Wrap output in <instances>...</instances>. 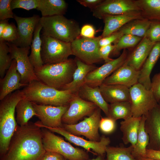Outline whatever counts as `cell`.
I'll return each mask as SVG.
<instances>
[{
	"mask_svg": "<svg viewBox=\"0 0 160 160\" xmlns=\"http://www.w3.org/2000/svg\"><path fill=\"white\" fill-rule=\"evenodd\" d=\"M160 57V42H156L140 70L138 82L147 89H150V75L155 64Z\"/></svg>",
	"mask_w": 160,
	"mask_h": 160,
	"instance_id": "cb8c5ba5",
	"label": "cell"
},
{
	"mask_svg": "<svg viewBox=\"0 0 160 160\" xmlns=\"http://www.w3.org/2000/svg\"><path fill=\"white\" fill-rule=\"evenodd\" d=\"M99 87L103 97L108 103L130 101L129 88L126 86L102 84Z\"/></svg>",
	"mask_w": 160,
	"mask_h": 160,
	"instance_id": "d4e9b609",
	"label": "cell"
},
{
	"mask_svg": "<svg viewBox=\"0 0 160 160\" xmlns=\"http://www.w3.org/2000/svg\"><path fill=\"white\" fill-rule=\"evenodd\" d=\"M114 48V45L111 44L100 47L99 51V55L101 59L104 60L105 63L112 59L109 57V56Z\"/></svg>",
	"mask_w": 160,
	"mask_h": 160,
	"instance_id": "f6af8a7d",
	"label": "cell"
},
{
	"mask_svg": "<svg viewBox=\"0 0 160 160\" xmlns=\"http://www.w3.org/2000/svg\"><path fill=\"white\" fill-rule=\"evenodd\" d=\"M67 4L64 0H39L36 9L39 11L42 17L63 15L65 12Z\"/></svg>",
	"mask_w": 160,
	"mask_h": 160,
	"instance_id": "83f0119b",
	"label": "cell"
},
{
	"mask_svg": "<svg viewBox=\"0 0 160 160\" xmlns=\"http://www.w3.org/2000/svg\"><path fill=\"white\" fill-rule=\"evenodd\" d=\"M151 89L153 93L156 100L160 102V72L154 75L151 80Z\"/></svg>",
	"mask_w": 160,
	"mask_h": 160,
	"instance_id": "7bdbcfd3",
	"label": "cell"
},
{
	"mask_svg": "<svg viewBox=\"0 0 160 160\" xmlns=\"http://www.w3.org/2000/svg\"><path fill=\"white\" fill-rule=\"evenodd\" d=\"M140 74V71L124 63L107 78L103 84H120L130 88L138 83Z\"/></svg>",
	"mask_w": 160,
	"mask_h": 160,
	"instance_id": "d6986e66",
	"label": "cell"
},
{
	"mask_svg": "<svg viewBox=\"0 0 160 160\" xmlns=\"http://www.w3.org/2000/svg\"><path fill=\"white\" fill-rule=\"evenodd\" d=\"M18 32L17 28L13 23H9L4 30L0 40L14 43L17 39Z\"/></svg>",
	"mask_w": 160,
	"mask_h": 160,
	"instance_id": "f35d334b",
	"label": "cell"
},
{
	"mask_svg": "<svg viewBox=\"0 0 160 160\" xmlns=\"http://www.w3.org/2000/svg\"><path fill=\"white\" fill-rule=\"evenodd\" d=\"M132 116L130 101H123L109 104L108 115L116 121L120 119H127Z\"/></svg>",
	"mask_w": 160,
	"mask_h": 160,
	"instance_id": "d6a6232c",
	"label": "cell"
},
{
	"mask_svg": "<svg viewBox=\"0 0 160 160\" xmlns=\"http://www.w3.org/2000/svg\"><path fill=\"white\" fill-rule=\"evenodd\" d=\"M32 103L36 116L40 121L34 123L36 126L40 128L42 127H63L62 118L68 109L69 105L56 106Z\"/></svg>",
	"mask_w": 160,
	"mask_h": 160,
	"instance_id": "7c38bea8",
	"label": "cell"
},
{
	"mask_svg": "<svg viewBox=\"0 0 160 160\" xmlns=\"http://www.w3.org/2000/svg\"><path fill=\"white\" fill-rule=\"evenodd\" d=\"M135 1L140 9L144 18L160 22V0H139Z\"/></svg>",
	"mask_w": 160,
	"mask_h": 160,
	"instance_id": "f546056e",
	"label": "cell"
},
{
	"mask_svg": "<svg viewBox=\"0 0 160 160\" xmlns=\"http://www.w3.org/2000/svg\"><path fill=\"white\" fill-rule=\"evenodd\" d=\"M15 111L17 113L16 121L18 125L20 126L26 125L31 118L34 116H36L32 102L25 97L18 103Z\"/></svg>",
	"mask_w": 160,
	"mask_h": 160,
	"instance_id": "4dcf8cb0",
	"label": "cell"
},
{
	"mask_svg": "<svg viewBox=\"0 0 160 160\" xmlns=\"http://www.w3.org/2000/svg\"><path fill=\"white\" fill-rule=\"evenodd\" d=\"M130 102L132 116L146 115L158 104L152 90L137 83L129 88Z\"/></svg>",
	"mask_w": 160,
	"mask_h": 160,
	"instance_id": "ba28073f",
	"label": "cell"
},
{
	"mask_svg": "<svg viewBox=\"0 0 160 160\" xmlns=\"http://www.w3.org/2000/svg\"><path fill=\"white\" fill-rule=\"evenodd\" d=\"M145 115L141 117L136 143L132 153L143 157H145L147 147L149 140V137L145 128L146 120Z\"/></svg>",
	"mask_w": 160,
	"mask_h": 160,
	"instance_id": "836d02e7",
	"label": "cell"
},
{
	"mask_svg": "<svg viewBox=\"0 0 160 160\" xmlns=\"http://www.w3.org/2000/svg\"><path fill=\"white\" fill-rule=\"evenodd\" d=\"M102 19L103 20L104 26L100 36L102 38L109 36L133 20L144 18L141 12L137 11L122 15H106Z\"/></svg>",
	"mask_w": 160,
	"mask_h": 160,
	"instance_id": "ffe728a7",
	"label": "cell"
},
{
	"mask_svg": "<svg viewBox=\"0 0 160 160\" xmlns=\"http://www.w3.org/2000/svg\"><path fill=\"white\" fill-rule=\"evenodd\" d=\"M65 158L63 156L57 153L46 151L40 160H62Z\"/></svg>",
	"mask_w": 160,
	"mask_h": 160,
	"instance_id": "7dc6e473",
	"label": "cell"
},
{
	"mask_svg": "<svg viewBox=\"0 0 160 160\" xmlns=\"http://www.w3.org/2000/svg\"><path fill=\"white\" fill-rule=\"evenodd\" d=\"M151 23L145 19L133 20L127 24L119 30L123 35L130 34L140 38L145 37Z\"/></svg>",
	"mask_w": 160,
	"mask_h": 160,
	"instance_id": "1f68e13d",
	"label": "cell"
},
{
	"mask_svg": "<svg viewBox=\"0 0 160 160\" xmlns=\"http://www.w3.org/2000/svg\"><path fill=\"white\" fill-rule=\"evenodd\" d=\"M42 28L39 22L35 29L30 46L31 52L29 57L34 71L39 69L44 65L41 56L42 41L40 34Z\"/></svg>",
	"mask_w": 160,
	"mask_h": 160,
	"instance_id": "f1b7e54d",
	"label": "cell"
},
{
	"mask_svg": "<svg viewBox=\"0 0 160 160\" xmlns=\"http://www.w3.org/2000/svg\"><path fill=\"white\" fill-rule=\"evenodd\" d=\"M76 67L75 60L69 59L60 63L44 65L41 68L34 71L39 81L61 90L72 81Z\"/></svg>",
	"mask_w": 160,
	"mask_h": 160,
	"instance_id": "277c9868",
	"label": "cell"
},
{
	"mask_svg": "<svg viewBox=\"0 0 160 160\" xmlns=\"http://www.w3.org/2000/svg\"><path fill=\"white\" fill-rule=\"evenodd\" d=\"M123 35L119 30L107 37L101 38L99 41V46L101 47L111 44L113 42L115 43Z\"/></svg>",
	"mask_w": 160,
	"mask_h": 160,
	"instance_id": "ee69618b",
	"label": "cell"
},
{
	"mask_svg": "<svg viewBox=\"0 0 160 160\" xmlns=\"http://www.w3.org/2000/svg\"><path fill=\"white\" fill-rule=\"evenodd\" d=\"M24 97L18 90L1 100L0 103V157L6 152L18 124L15 117L16 106Z\"/></svg>",
	"mask_w": 160,
	"mask_h": 160,
	"instance_id": "3957f363",
	"label": "cell"
},
{
	"mask_svg": "<svg viewBox=\"0 0 160 160\" xmlns=\"http://www.w3.org/2000/svg\"><path fill=\"white\" fill-rule=\"evenodd\" d=\"M24 97L37 104L54 106L69 105L76 95L67 90L58 89L39 80L33 81L21 90Z\"/></svg>",
	"mask_w": 160,
	"mask_h": 160,
	"instance_id": "7a4b0ae2",
	"label": "cell"
},
{
	"mask_svg": "<svg viewBox=\"0 0 160 160\" xmlns=\"http://www.w3.org/2000/svg\"><path fill=\"white\" fill-rule=\"evenodd\" d=\"M101 112V109L98 107L91 115L82 121L73 124H63V127L73 135H83L89 140L99 141L101 137L98 132Z\"/></svg>",
	"mask_w": 160,
	"mask_h": 160,
	"instance_id": "30bf717a",
	"label": "cell"
},
{
	"mask_svg": "<svg viewBox=\"0 0 160 160\" xmlns=\"http://www.w3.org/2000/svg\"><path fill=\"white\" fill-rule=\"evenodd\" d=\"M141 118V117L132 116L120 122V129L123 134L122 140L125 144L130 143L134 147L135 146L137 142Z\"/></svg>",
	"mask_w": 160,
	"mask_h": 160,
	"instance_id": "4316f807",
	"label": "cell"
},
{
	"mask_svg": "<svg viewBox=\"0 0 160 160\" xmlns=\"http://www.w3.org/2000/svg\"><path fill=\"white\" fill-rule=\"evenodd\" d=\"M116 128V121L108 117H101L99 129L103 133L105 134H111L115 130Z\"/></svg>",
	"mask_w": 160,
	"mask_h": 160,
	"instance_id": "60d3db41",
	"label": "cell"
},
{
	"mask_svg": "<svg viewBox=\"0 0 160 160\" xmlns=\"http://www.w3.org/2000/svg\"><path fill=\"white\" fill-rule=\"evenodd\" d=\"M77 95L82 99L95 104L108 116L109 104L103 97L99 87H92L85 83Z\"/></svg>",
	"mask_w": 160,
	"mask_h": 160,
	"instance_id": "484cf974",
	"label": "cell"
},
{
	"mask_svg": "<svg viewBox=\"0 0 160 160\" xmlns=\"http://www.w3.org/2000/svg\"><path fill=\"white\" fill-rule=\"evenodd\" d=\"M145 116V128L149 138L147 148L160 150V102Z\"/></svg>",
	"mask_w": 160,
	"mask_h": 160,
	"instance_id": "ac0fdd59",
	"label": "cell"
},
{
	"mask_svg": "<svg viewBox=\"0 0 160 160\" xmlns=\"http://www.w3.org/2000/svg\"><path fill=\"white\" fill-rule=\"evenodd\" d=\"M12 0H0V20L14 18V15L11 7Z\"/></svg>",
	"mask_w": 160,
	"mask_h": 160,
	"instance_id": "b9f144b4",
	"label": "cell"
},
{
	"mask_svg": "<svg viewBox=\"0 0 160 160\" xmlns=\"http://www.w3.org/2000/svg\"><path fill=\"white\" fill-rule=\"evenodd\" d=\"M12 60L9 54V47L7 42L0 40V79L4 76L5 71L9 68Z\"/></svg>",
	"mask_w": 160,
	"mask_h": 160,
	"instance_id": "d590c367",
	"label": "cell"
},
{
	"mask_svg": "<svg viewBox=\"0 0 160 160\" xmlns=\"http://www.w3.org/2000/svg\"><path fill=\"white\" fill-rule=\"evenodd\" d=\"M41 56L44 65L63 62L73 55L71 43L66 42L42 33Z\"/></svg>",
	"mask_w": 160,
	"mask_h": 160,
	"instance_id": "52a82bcc",
	"label": "cell"
},
{
	"mask_svg": "<svg viewBox=\"0 0 160 160\" xmlns=\"http://www.w3.org/2000/svg\"><path fill=\"white\" fill-rule=\"evenodd\" d=\"M89 160H105L104 159V156L98 155L96 158Z\"/></svg>",
	"mask_w": 160,
	"mask_h": 160,
	"instance_id": "f5cc1de1",
	"label": "cell"
},
{
	"mask_svg": "<svg viewBox=\"0 0 160 160\" xmlns=\"http://www.w3.org/2000/svg\"><path fill=\"white\" fill-rule=\"evenodd\" d=\"M156 43L144 37L130 55L127 57L124 64L140 71Z\"/></svg>",
	"mask_w": 160,
	"mask_h": 160,
	"instance_id": "7402d4cb",
	"label": "cell"
},
{
	"mask_svg": "<svg viewBox=\"0 0 160 160\" xmlns=\"http://www.w3.org/2000/svg\"><path fill=\"white\" fill-rule=\"evenodd\" d=\"M42 33L62 41L71 43L80 36L79 25L74 20L63 15L40 17Z\"/></svg>",
	"mask_w": 160,
	"mask_h": 160,
	"instance_id": "5b68a950",
	"label": "cell"
},
{
	"mask_svg": "<svg viewBox=\"0 0 160 160\" xmlns=\"http://www.w3.org/2000/svg\"><path fill=\"white\" fill-rule=\"evenodd\" d=\"M142 38L130 34L124 35L114 43V48L111 53L113 55H117L122 49L136 45L141 41Z\"/></svg>",
	"mask_w": 160,
	"mask_h": 160,
	"instance_id": "8d00e7d4",
	"label": "cell"
},
{
	"mask_svg": "<svg viewBox=\"0 0 160 160\" xmlns=\"http://www.w3.org/2000/svg\"><path fill=\"white\" fill-rule=\"evenodd\" d=\"M8 20L7 19L0 20V38L1 37L4 30L9 24Z\"/></svg>",
	"mask_w": 160,
	"mask_h": 160,
	"instance_id": "f907efd6",
	"label": "cell"
},
{
	"mask_svg": "<svg viewBox=\"0 0 160 160\" xmlns=\"http://www.w3.org/2000/svg\"><path fill=\"white\" fill-rule=\"evenodd\" d=\"M53 132H55L63 136L70 142L78 146L81 147L89 152H91L92 149L97 155H104L105 153V149L109 145L111 140L108 137L103 135L99 141L88 140L79 136L73 135L65 129L63 127H42Z\"/></svg>",
	"mask_w": 160,
	"mask_h": 160,
	"instance_id": "4fadbf2b",
	"label": "cell"
},
{
	"mask_svg": "<svg viewBox=\"0 0 160 160\" xmlns=\"http://www.w3.org/2000/svg\"><path fill=\"white\" fill-rule=\"evenodd\" d=\"M134 147H128L108 146L105 149V160H136L132 154Z\"/></svg>",
	"mask_w": 160,
	"mask_h": 160,
	"instance_id": "e575fe53",
	"label": "cell"
},
{
	"mask_svg": "<svg viewBox=\"0 0 160 160\" xmlns=\"http://www.w3.org/2000/svg\"><path fill=\"white\" fill-rule=\"evenodd\" d=\"M94 16L101 19L106 15H122L141 10L135 1L131 0H106L91 9Z\"/></svg>",
	"mask_w": 160,
	"mask_h": 160,
	"instance_id": "5bb4252c",
	"label": "cell"
},
{
	"mask_svg": "<svg viewBox=\"0 0 160 160\" xmlns=\"http://www.w3.org/2000/svg\"><path fill=\"white\" fill-rule=\"evenodd\" d=\"M75 60L77 67L73 74L72 80L61 90H69L72 93L77 95L80 89L85 84L88 73L97 67L93 65L86 64L77 58Z\"/></svg>",
	"mask_w": 160,
	"mask_h": 160,
	"instance_id": "603a6c76",
	"label": "cell"
},
{
	"mask_svg": "<svg viewBox=\"0 0 160 160\" xmlns=\"http://www.w3.org/2000/svg\"><path fill=\"white\" fill-rule=\"evenodd\" d=\"M145 157L157 160H160V150L147 148Z\"/></svg>",
	"mask_w": 160,
	"mask_h": 160,
	"instance_id": "681fc988",
	"label": "cell"
},
{
	"mask_svg": "<svg viewBox=\"0 0 160 160\" xmlns=\"http://www.w3.org/2000/svg\"><path fill=\"white\" fill-rule=\"evenodd\" d=\"M62 160H68L65 158V159H62Z\"/></svg>",
	"mask_w": 160,
	"mask_h": 160,
	"instance_id": "db71d44e",
	"label": "cell"
},
{
	"mask_svg": "<svg viewBox=\"0 0 160 160\" xmlns=\"http://www.w3.org/2000/svg\"><path fill=\"white\" fill-rule=\"evenodd\" d=\"M39 0H12L11 7L12 10L21 8L27 10L35 9L38 7Z\"/></svg>",
	"mask_w": 160,
	"mask_h": 160,
	"instance_id": "74e56055",
	"label": "cell"
},
{
	"mask_svg": "<svg viewBox=\"0 0 160 160\" xmlns=\"http://www.w3.org/2000/svg\"><path fill=\"white\" fill-rule=\"evenodd\" d=\"M7 42L9 55L12 60H15L16 62L17 70L21 77V83L27 85L33 81L39 80L28 56L30 46L19 47L13 43Z\"/></svg>",
	"mask_w": 160,
	"mask_h": 160,
	"instance_id": "8fae6325",
	"label": "cell"
},
{
	"mask_svg": "<svg viewBox=\"0 0 160 160\" xmlns=\"http://www.w3.org/2000/svg\"><path fill=\"white\" fill-rule=\"evenodd\" d=\"M132 154L136 160H157L147 157H143L132 153Z\"/></svg>",
	"mask_w": 160,
	"mask_h": 160,
	"instance_id": "816d5d0a",
	"label": "cell"
},
{
	"mask_svg": "<svg viewBox=\"0 0 160 160\" xmlns=\"http://www.w3.org/2000/svg\"><path fill=\"white\" fill-rule=\"evenodd\" d=\"M102 0H77V1L81 5L87 7L90 9L93 8L100 4Z\"/></svg>",
	"mask_w": 160,
	"mask_h": 160,
	"instance_id": "c3c4849f",
	"label": "cell"
},
{
	"mask_svg": "<svg viewBox=\"0 0 160 160\" xmlns=\"http://www.w3.org/2000/svg\"><path fill=\"white\" fill-rule=\"evenodd\" d=\"M99 36L93 38L79 37L71 43L73 55L83 62L93 65L102 60L99 54Z\"/></svg>",
	"mask_w": 160,
	"mask_h": 160,
	"instance_id": "9c48e42d",
	"label": "cell"
},
{
	"mask_svg": "<svg viewBox=\"0 0 160 160\" xmlns=\"http://www.w3.org/2000/svg\"><path fill=\"white\" fill-rule=\"evenodd\" d=\"M41 128L34 123L18 125L5 154L0 160H40L46 152Z\"/></svg>",
	"mask_w": 160,
	"mask_h": 160,
	"instance_id": "6da1fadb",
	"label": "cell"
},
{
	"mask_svg": "<svg viewBox=\"0 0 160 160\" xmlns=\"http://www.w3.org/2000/svg\"><path fill=\"white\" fill-rule=\"evenodd\" d=\"M95 33L94 27L90 24H87L84 25L81 29L80 36L84 38H93L95 37Z\"/></svg>",
	"mask_w": 160,
	"mask_h": 160,
	"instance_id": "bcb514c9",
	"label": "cell"
},
{
	"mask_svg": "<svg viewBox=\"0 0 160 160\" xmlns=\"http://www.w3.org/2000/svg\"><path fill=\"white\" fill-rule=\"evenodd\" d=\"M98 107L95 104L85 100L76 95L70 101L68 108L63 115V124L77 123L83 117L91 115Z\"/></svg>",
	"mask_w": 160,
	"mask_h": 160,
	"instance_id": "9a60e30c",
	"label": "cell"
},
{
	"mask_svg": "<svg viewBox=\"0 0 160 160\" xmlns=\"http://www.w3.org/2000/svg\"><path fill=\"white\" fill-rule=\"evenodd\" d=\"M0 100H1L14 91L27 85L21 83V77L17 71L15 60H13L4 77L0 80Z\"/></svg>",
	"mask_w": 160,
	"mask_h": 160,
	"instance_id": "44dd1931",
	"label": "cell"
},
{
	"mask_svg": "<svg viewBox=\"0 0 160 160\" xmlns=\"http://www.w3.org/2000/svg\"><path fill=\"white\" fill-rule=\"evenodd\" d=\"M13 18L17 25L18 37L12 43L19 47L30 46L35 29L39 22L40 17L37 15L29 17H22L14 14Z\"/></svg>",
	"mask_w": 160,
	"mask_h": 160,
	"instance_id": "e0dca14e",
	"label": "cell"
},
{
	"mask_svg": "<svg viewBox=\"0 0 160 160\" xmlns=\"http://www.w3.org/2000/svg\"><path fill=\"white\" fill-rule=\"evenodd\" d=\"M41 129L42 142L46 151L57 153L68 160H88L89 155L84 150L74 147L47 129Z\"/></svg>",
	"mask_w": 160,
	"mask_h": 160,
	"instance_id": "8992f818",
	"label": "cell"
},
{
	"mask_svg": "<svg viewBox=\"0 0 160 160\" xmlns=\"http://www.w3.org/2000/svg\"><path fill=\"white\" fill-rule=\"evenodd\" d=\"M152 42H160V22L151 21L145 37Z\"/></svg>",
	"mask_w": 160,
	"mask_h": 160,
	"instance_id": "ab89813d",
	"label": "cell"
},
{
	"mask_svg": "<svg viewBox=\"0 0 160 160\" xmlns=\"http://www.w3.org/2000/svg\"><path fill=\"white\" fill-rule=\"evenodd\" d=\"M127 55L124 49L118 58L112 59L89 72L86 77L85 83L92 87H99L107 78L124 64Z\"/></svg>",
	"mask_w": 160,
	"mask_h": 160,
	"instance_id": "2e32d148",
	"label": "cell"
}]
</instances>
